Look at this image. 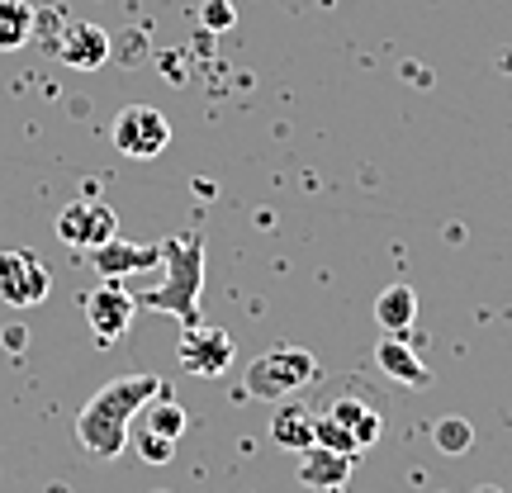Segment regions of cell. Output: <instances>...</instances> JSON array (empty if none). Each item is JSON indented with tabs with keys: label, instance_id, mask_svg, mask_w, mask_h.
I'll use <instances>...</instances> for the list:
<instances>
[{
	"label": "cell",
	"instance_id": "6da1fadb",
	"mask_svg": "<svg viewBox=\"0 0 512 493\" xmlns=\"http://www.w3.org/2000/svg\"><path fill=\"white\" fill-rule=\"evenodd\" d=\"M166 384L157 375H119V380L100 384L91 403L76 413V441L86 446L95 460H119L128 446V422L138 418L147 399H157Z\"/></svg>",
	"mask_w": 512,
	"mask_h": 493
},
{
	"label": "cell",
	"instance_id": "7a4b0ae2",
	"mask_svg": "<svg viewBox=\"0 0 512 493\" xmlns=\"http://www.w3.org/2000/svg\"><path fill=\"white\" fill-rule=\"evenodd\" d=\"M162 266H166V280L152 285V290L133 294L143 309H157V313H171L181 318L185 328L200 323V290H204V238L190 233V238H166L162 242Z\"/></svg>",
	"mask_w": 512,
	"mask_h": 493
},
{
	"label": "cell",
	"instance_id": "3957f363",
	"mask_svg": "<svg viewBox=\"0 0 512 493\" xmlns=\"http://www.w3.org/2000/svg\"><path fill=\"white\" fill-rule=\"evenodd\" d=\"M380 432H384L380 408H370V403L356 399V394L337 399L328 413H313V441L328 446V451H342V456H351V460L361 456V451H370V446L380 441Z\"/></svg>",
	"mask_w": 512,
	"mask_h": 493
},
{
	"label": "cell",
	"instance_id": "277c9868",
	"mask_svg": "<svg viewBox=\"0 0 512 493\" xmlns=\"http://www.w3.org/2000/svg\"><path fill=\"white\" fill-rule=\"evenodd\" d=\"M313 380H318V361L304 347H294V342H275L271 351H261L247 366V394L252 399L285 403L290 394H299Z\"/></svg>",
	"mask_w": 512,
	"mask_h": 493
},
{
	"label": "cell",
	"instance_id": "5b68a950",
	"mask_svg": "<svg viewBox=\"0 0 512 493\" xmlns=\"http://www.w3.org/2000/svg\"><path fill=\"white\" fill-rule=\"evenodd\" d=\"M185 427H190L185 408L162 389L157 399H147L143 408H138V418L128 422V446H133L147 465H171V460H176V446H181V437H185Z\"/></svg>",
	"mask_w": 512,
	"mask_h": 493
},
{
	"label": "cell",
	"instance_id": "8992f818",
	"mask_svg": "<svg viewBox=\"0 0 512 493\" xmlns=\"http://www.w3.org/2000/svg\"><path fill=\"white\" fill-rule=\"evenodd\" d=\"M110 138L124 157L152 162V157H162L166 143H171V124H166V114L152 110V105H124V110L114 114Z\"/></svg>",
	"mask_w": 512,
	"mask_h": 493
},
{
	"label": "cell",
	"instance_id": "52a82bcc",
	"mask_svg": "<svg viewBox=\"0 0 512 493\" xmlns=\"http://www.w3.org/2000/svg\"><path fill=\"white\" fill-rule=\"evenodd\" d=\"M114 233H119V214H114L105 200H95V195L67 204V209L57 214V238L67 242V247H76V252H95V247H105Z\"/></svg>",
	"mask_w": 512,
	"mask_h": 493
},
{
	"label": "cell",
	"instance_id": "ba28073f",
	"mask_svg": "<svg viewBox=\"0 0 512 493\" xmlns=\"http://www.w3.org/2000/svg\"><path fill=\"white\" fill-rule=\"evenodd\" d=\"M53 290V275L34 252H0V304L34 309Z\"/></svg>",
	"mask_w": 512,
	"mask_h": 493
},
{
	"label": "cell",
	"instance_id": "9c48e42d",
	"mask_svg": "<svg viewBox=\"0 0 512 493\" xmlns=\"http://www.w3.org/2000/svg\"><path fill=\"white\" fill-rule=\"evenodd\" d=\"M233 356H238L233 337L223 328H204V323H190V328L181 332V342H176V361H181L190 375H200V380L223 375V370L233 366Z\"/></svg>",
	"mask_w": 512,
	"mask_h": 493
},
{
	"label": "cell",
	"instance_id": "30bf717a",
	"mask_svg": "<svg viewBox=\"0 0 512 493\" xmlns=\"http://www.w3.org/2000/svg\"><path fill=\"white\" fill-rule=\"evenodd\" d=\"M133 313H138V299H133L119 280H105L100 290L86 294V323H91V332L105 347L119 342V337L133 328Z\"/></svg>",
	"mask_w": 512,
	"mask_h": 493
},
{
	"label": "cell",
	"instance_id": "8fae6325",
	"mask_svg": "<svg viewBox=\"0 0 512 493\" xmlns=\"http://www.w3.org/2000/svg\"><path fill=\"white\" fill-rule=\"evenodd\" d=\"M91 266L100 271V280H124V275H143V271H157L162 266V242H124L114 233L105 247H95Z\"/></svg>",
	"mask_w": 512,
	"mask_h": 493
},
{
	"label": "cell",
	"instance_id": "7c38bea8",
	"mask_svg": "<svg viewBox=\"0 0 512 493\" xmlns=\"http://www.w3.org/2000/svg\"><path fill=\"white\" fill-rule=\"evenodd\" d=\"M53 48L76 72H95V67L110 62V34H105L100 24H86V19H67V24L57 29Z\"/></svg>",
	"mask_w": 512,
	"mask_h": 493
},
{
	"label": "cell",
	"instance_id": "4fadbf2b",
	"mask_svg": "<svg viewBox=\"0 0 512 493\" xmlns=\"http://www.w3.org/2000/svg\"><path fill=\"white\" fill-rule=\"evenodd\" d=\"M351 470H356V460L342 456V451H328V446H304L299 451V484L313 493H332V489H347Z\"/></svg>",
	"mask_w": 512,
	"mask_h": 493
},
{
	"label": "cell",
	"instance_id": "5bb4252c",
	"mask_svg": "<svg viewBox=\"0 0 512 493\" xmlns=\"http://www.w3.org/2000/svg\"><path fill=\"white\" fill-rule=\"evenodd\" d=\"M375 366L394 384H403V389H427L432 384V370L422 366V356L403 342L399 332H384V342L375 347Z\"/></svg>",
	"mask_w": 512,
	"mask_h": 493
},
{
	"label": "cell",
	"instance_id": "9a60e30c",
	"mask_svg": "<svg viewBox=\"0 0 512 493\" xmlns=\"http://www.w3.org/2000/svg\"><path fill=\"white\" fill-rule=\"evenodd\" d=\"M271 441L275 446H285V451H304V446H313V408H304V403H280L271 418Z\"/></svg>",
	"mask_w": 512,
	"mask_h": 493
},
{
	"label": "cell",
	"instance_id": "2e32d148",
	"mask_svg": "<svg viewBox=\"0 0 512 493\" xmlns=\"http://www.w3.org/2000/svg\"><path fill=\"white\" fill-rule=\"evenodd\" d=\"M413 318H418V294H413V285H389V290H380V299H375V323H380L384 332H408L413 328Z\"/></svg>",
	"mask_w": 512,
	"mask_h": 493
},
{
	"label": "cell",
	"instance_id": "e0dca14e",
	"mask_svg": "<svg viewBox=\"0 0 512 493\" xmlns=\"http://www.w3.org/2000/svg\"><path fill=\"white\" fill-rule=\"evenodd\" d=\"M34 5L29 0H0V53H15L34 38Z\"/></svg>",
	"mask_w": 512,
	"mask_h": 493
},
{
	"label": "cell",
	"instance_id": "ac0fdd59",
	"mask_svg": "<svg viewBox=\"0 0 512 493\" xmlns=\"http://www.w3.org/2000/svg\"><path fill=\"white\" fill-rule=\"evenodd\" d=\"M432 441H437L441 456H465V451L475 446V427H470V418L451 413V418H441L437 427H432Z\"/></svg>",
	"mask_w": 512,
	"mask_h": 493
},
{
	"label": "cell",
	"instance_id": "d6986e66",
	"mask_svg": "<svg viewBox=\"0 0 512 493\" xmlns=\"http://www.w3.org/2000/svg\"><path fill=\"white\" fill-rule=\"evenodd\" d=\"M200 19H204V29H233V5H228V0H209V5H204L200 10Z\"/></svg>",
	"mask_w": 512,
	"mask_h": 493
},
{
	"label": "cell",
	"instance_id": "ffe728a7",
	"mask_svg": "<svg viewBox=\"0 0 512 493\" xmlns=\"http://www.w3.org/2000/svg\"><path fill=\"white\" fill-rule=\"evenodd\" d=\"M475 493H503V489H498V484H479Z\"/></svg>",
	"mask_w": 512,
	"mask_h": 493
},
{
	"label": "cell",
	"instance_id": "44dd1931",
	"mask_svg": "<svg viewBox=\"0 0 512 493\" xmlns=\"http://www.w3.org/2000/svg\"><path fill=\"white\" fill-rule=\"evenodd\" d=\"M332 493H347V489H332Z\"/></svg>",
	"mask_w": 512,
	"mask_h": 493
}]
</instances>
